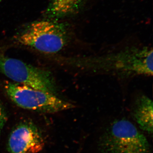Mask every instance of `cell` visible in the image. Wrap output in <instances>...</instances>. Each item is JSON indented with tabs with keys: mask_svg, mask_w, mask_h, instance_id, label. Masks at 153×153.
Masks as SVG:
<instances>
[{
	"mask_svg": "<svg viewBox=\"0 0 153 153\" xmlns=\"http://www.w3.org/2000/svg\"><path fill=\"white\" fill-rule=\"evenodd\" d=\"M0 71L13 81L56 95L57 86L50 71L0 54Z\"/></svg>",
	"mask_w": 153,
	"mask_h": 153,
	"instance_id": "obj_5",
	"label": "cell"
},
{
	"mask_svg": "<svg viewBox=\"0 0 153 153\" xmlns=\"http://www.w3.org/2000/svg\"><path fill=\"white\" fill-rule=\"evenodd\" d=\"M97 58L92 62L99 69L133 75L153 74V50L149 47H131Z\"/></svg>",
	"mask_w": 153,
	"mask_h": 153,
	"instance_id": "obj_3",
	"label": "cell"
},
{
	"mask_svg": "<svg viewBox=\"0 0 153 153\" xmlns=\"http://www.w3.org/2000/svg\"><path fill=\"white\" fill-rule=\"evenodd\" d=\"M134 117L140 128L149 134L153 132V102L147 96H140L136 100Z\"/></svg>",
	"mask_w": 153,
	"mask_h": 153,
	"instance_id": "obj_7",
	"label": "cell"
},
{
	"mask_svg": "<svg viewBox=\"0 0 153 153\" xmlns=\"http://www.w3.org/2000/svg\"><path fill=\"white\" fill-rule=\"evenodd\" d=\"M2 1V0H0V3L1 2V1Z\"/></svg>",
	"mask_w": 153,
	"mask_h": 153,
	"instance_id": "obj_10",
	"label": "cell"
},
{
	"mask_svg": "<svg viewBox=\"0 0 153 153\" xmlns=\"http://www.w3.org/2000/svg\"><path fill=\"white\" fill-rule=\"evenodd\" d=\"M4 88L11 100L24 109L55 113L75 107L74 105L61 99L57 95L19 83L6 82Z\"/></svg>",
	"mask_w": 153,
	"mask_h": 153,
	"instance_id": "obj_4",
	"label": "cell"
},
{
	"mask_svg": "<svg viewBox=\"0 0 153 153\" xmlns=\"http://www.w3.org/2000/svg\"><path fill=\"white\" fill-rule=\"evenodd\" d=\"M66 25L55 20L33 22L15 37L18 44L47 54H55L64 48L69 41Z\"/></svg>",
	"mask_w": 153,
	"mask_h": 153,
	"instance_id": "obj_1",
	"label": "cell"
},
{
	"mask_svg": "<svg viewBox=\"0 0 153 153\" xmlns=\"http://www.w3.org/2000/svg\"><path fill=\"white\" fill-rule=\"evenodd\" d=\"M149 146L145 136L125 119L113 123L99 142L102 153H149Z\"/></svg>",
	"mask_w": 153,
	"mask_h": 153,
	"instance_id": "obj_2",
	"label": "cell"
},
{
	"mask_svg": "<svg viewBox=\"0 0 153 153\" xmlns=\"http://www.w3.org/2000/svg\"><path fill=\"white\" fill-rule=\"evenodd\" d=\"M7 121V116L5 111L0 102V136L4 126Z\"/></svg>",
	"mask_w": 153,
	"mask_h": 153,
	"instance_id": "obj_9",
	"label": "cell"
},
{
	"mask_svg": "<svg viewBox=\"0 0 153 153\" xmlns=\"http://www.w3.org/2000/svg\"><path fill=\"white\" fill-rule=\"evenodd\" d=\"M85 0H50L46 14L49 19H56L77 13Z\"/></svg>",
	"mask_w": 153,
	"mask_h": 153,
	"instance_id": "obj_8",
	"label": "cell"
},
{
	"mask_svg": "<svg viewBox=\"0 0 153 153\" xmlns=\"http://www.w3.org/2000/svg\"><path fill=\"white\" fill-rule=\"evenodd\" d=\"M44 140L41 131L31 121L15 126L9 137L8 153H38L44 149Z\"/></svg>",
	"mask_w": 153,
	"mask_h": 153,
	"instance_id": "obj_6",
	"label": "cell"
}]
</instances>
